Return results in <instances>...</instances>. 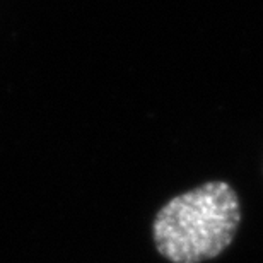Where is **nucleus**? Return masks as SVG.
Returning a JSON list of instances; mask_svg holds the SVG:
<instances>
[{
  "mask_svg": "<svg viewBox=\"0 0 263 263\" xmlns=\"http://www.w3.org/2000/svg\"><path fill=\"white\" fill-rule=\"evenodd\" d=\"M239 200L224 181H209L170 200L154 219L157 251L173 263L215 258L234 239Z\"/></svg>",
  "mask_w": 263,
  "mask_h": 263,
  "instance_id": "nucleus-1",
  "label": "nucleus"
}]
</instances>
